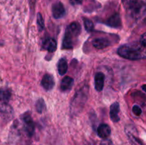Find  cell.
I'll return each instance as SVG.
<instances>
[{
  "mask_svg": "<svg viewBox=\"0 0 146 145\" xmlns=\"http://www.w3.org/2000/svg\"><path fill=\"white\" fill-rule=\"evenodd\" d=\"M13 114L12 108L7 102H0V115L4 117L10 118Z\"/></svg>",
  "mask_w": 146,
  "mask_h": 145,
  "instance_id": "7c38bea8",
  "label": "cell"
},
{
  "mask_svg": "<svg viewBox=\"0 0 146 145\" xmlns=\"http://www.w3.org/2000/svg\"><path fill=\"white\" fill-rule=\"evenodd\" d=\"M142 89L143 90V91H145V92H146V84L145 85H143L142 86Z\"/></svg>",
  "mask_w": 146,
  "mask_h": 145,
  "instance_id": "4316f807",
  "label": "cell"
},
{
  "mask_svg": "<svg viewBox=\"0 0 146 145\" xmlns=\"http://www.w3.org/2000/svg\"><path fill=\"white\" fill-rule=\"evenodd\" d=\"M100 145H114L112 143L111 140H107V139H105L104 141H103L101 143Z\"/></svg>",
  "mask_w": 146,
  "mask_h": 145,
  "instance_id": "484cf974",
  "label": "cell"
},
{
  "mask_svg": "<svg viewBox=\"0 0 146 145\" xmlns=\"http://www.w3.org/2000/svg\"><path fill=\"white\" fill-rule=\"evenodd\" d=\"M132 111L134 115H136V116H140L141 113H142V109H141V108L138 105H134L133 107Z\"/></svg>",
  "mask_w": 146,
  "mask_h": 145,
  "instance_id": "7402d4cb",
  "label": "cell"
},
{
  "mask_svg": "<svg viewBox=\"0 0 146 145\" xmlns=\"http://www.w3.org/2000/svg\"><path fill=\"white\" fill-rule=\"evenodd\" d=\"M111 127L106 124H101L97 129L98 136L104 139H106L111 134Z\"/></svg>",
  "mask_w": 146,
  "mask_h": 145,
  "instance_id": "9c48e42d",
  "label": "cell"
},
{
  "mask_svg": "<svg viewBox=\"0 0 146 145\" xmlns=\"http://www.w3.org/2000/svg\"><path fill=\"white\" fill-rule=\"evenodd\" d=\"M56 41L54 38H48V39L45 40L44 42L43 43V48L47 50V51L51 53L54 52L56 50Z\"/></svg>",
  "mask_w": 146,
  "mask_h": 145,
  "instance_id": "9a60e30c",
  "label": "cell"
},
{
  "mask_svg": "<svg viewBox=\"0 0 146 145\" xmlns=\"http://www.w3.org/2000/svg\"><path fill=\"white\" fill-rule=\"evenodd\" d=\"M140 41H141V44L143 46L146 47V32L141 36Z\"/></svg>",
  "mask_w": 146,
  "mask_h": 145,
  "instance_id": "603a6c76",
  "label": "cell"
},
{
  "mask_svg": "<svg viewBox=\"0 0 146 145\" xmlns=\"http://www.w3.org/2000/svg\"><path fill=\"white\" fill-rule=\"evenodd\" d=\"M46 109V104L44 100L42 98L38 100V101L36 103V109L38 113H42Z\"/></svg>",
  "mask_w": 146,
  "mask_h": 145,
  "instance_id": "d6986e66",
  "label": "cell"
},
{
  "mask_svg": "<svg viewBox=\"0 0 146 145\" xmlns=\"http://www.w3.org/2000/svg\"><path fill=\"white\" fill-rule=\"evenodd\" d=\"M119 111H120V105L118 102H114L112 104L110 108V117L111 120L113 122H118L120 120L119 118Z\"/></svg>",
  "mask_w": 146,
  "mask_h": 145,
  "instance_id": "ba28073f",
  "label": "cell"
},
{
  "mask_svg": "<svg viewBox=\"0 0 146 145\" xmlns=\"http://www.w3.org/2000/svg\"><path fill=\"white\" fill-rule=\"evenodd\" d=\"M69 1L72 5H80L82 4L83 0H69Z\"/></svg>",
  "mask_w": 146,
  "mask_h": 145,
  "instance_id": "cb8c5ba5",
  "label": "cell"
},
{
  "mask_svg": "<svg viewBox=\"0 0 146 145\" xmlns=\"http://www.w3.org/2000/svg\"><path fill=\"white\" fill-rule=\"evenodd\" d=\"M105 75L103 72H97L95 75V88L97 91H102L104 86Z\"/></svg>",
  "mask_w": 146,
  "mask_h": 145,
  "instance_id": "5bb4252c",
  "label": "cell"
},
{
  "mask_svg": "<svg viewBox=\"0 0 146 145\" xmlns=\"http://www.w3.org/2000/svg\"><path fill=\"white\" fill-rule=\"evenodd\" d=\"M84 26H85L86 30L88 32H91L94 30V23L92 22V21L88 18H84Z\"/></svg>",
  "mask_w": 146,
  "mask_h": 145,
  "instance_id": "ffe728a7",
  "label": "cell"
},
{
  "mask_svg": "<svg viewBox=\"0 0 146 145\" xmlns=\"http://www.w3.org/2000/svg\"><path fill=\"white\" fill-rule=\"evenodd\" d=\"M126 9L130 16L138 18L146 11V4L141 0H134Z\"/></svg>",
  "mask_w": 146,
  "mask_h": 145,
  "instance_id": "277c9868",
  "label": "cell"
},
{
  "mask_svg": "<svg viewBox=\"0 0 146 145\" xmlns=\"http://www.w3.org/2000/svg\"><path fill=\"white\" fill-rule=\"evenodd\" d=\"M37 26H38V31H41L44 28V21L42 16L40 13L37 14Z\"/></svg>",
  "mask_w": 146,
  "mask_h": 145,
  "instance_id": "44dd1931",
  "label": "cell"
},
{
  "mask_svg": "<svg viewBox=\"0 0 146 145\" xmlns=\"http://www.w3.org/2000/svg\"><path fill=\"white\" fill-rule=\"evenodd\" d=\"M81 32V26L77 22H73L67 27L63 40V49H71L74 48L75 41Z\"/></svg>",
  "mask_w": 146,
  "mask_h": 145,
  "instance_id": "6da1fadb",
  "label": "cell"
},
{
  "mask_svg": "<svg viewBox=\"0 0 146 145\" xmlns=\"http://www.w3.org/2000/svg\"><path fill=\"white\" fill-rule=\"evenodd\" d=\"M127 136H128V139H129L130 143L131 144V145H144L143 142L138 138L134 136L131 132H127Z\"/></svg>",
  "mask_w": 146,
  "mask_h": 145,
  "instance_id": "ac0fdd59",
  "label": "cell"
},
{
  "mask_svg": "<svg viewBox=\"0 0 146 145\" xmlns=\"http://www.w3.org/2000/svg\"><path fill=\"white\" fill-rule=\"evenodd\" d=\"M87 97H88V88L86 86H84L76 93L75 97L72 101L71 112L73 113H76L77 112H79L80 109L86 103Z\"/></svg>",
  "mask_w": 146,
  "mask_h": 145,
  "instance_id": "3957f363",
  "label": "cell"
},
{
  "mask_svg": "<svg viewBox=\"0 0 146 145\" xmlns=\"http://www.w3.org/2000/svg\"><path fill=\"white\" fill-rule=\"evenodd\" d=\"M54 85H55V82H54V79L52 75L50 74H45L41 80V85L44 89L46 91L51 90L54 87Z\"/></svg>",
  "mask_w": 146,
  "mask_h": 145,
  "instance_id": "52a82bcc",
  "label": "cell"
},
{
  "mask_svg": "<svg viewBox=\"0 0 146 145\" xmlns=\"http://www.w3.org/2000/svg\"><path fill=\"white\" fill-rule=\"evenodd\" d=\"M74 79L71 77L66 76L63 78L61 82V90L63 92L69 91L72 88L74 85Z\"/></svg>",
  "mask_w": 146,
  "mask_h": 145,
  "instance_id": "4fadbf2b",
  "label": "cell"
},
{
  "mask_svg": "<svg viewBox=\"0 0 146 145\" xmlns=\"http://www.w3.org/2000/svg\"><path fill=\"white\" fill-rule=\"evenodd\" d=\"M22 120L24 124V129L29 136H31L34 132V123L31 119V115L28 112L22 115Z\"/></svg>",
  "mask_w": 146,
  "mask_h": 145,
  "instance_id": "5b68a950",
  "label": "cell"
},
{
  "mask_svg": "<svg viewBox=\"0 0 146 145\" xmlns=\"http://www.w3.org/2000/svg\"><path fill=\"white\" fill-rule=\"evenodd\" d=\"M51 11H52L53 16L55 18H61L65 15V8L61 2L54 3L51 7Z\"/></svg>",
  "mask_w": 146,
  "mask_h": 145,
  "instance_id": "8992f818",
  "label": "cell"
},
{
  "mask_svg": "<svg viewBox=\"0 0 146 145\" xmlns=\"http://www.w3.org/2000/svg\"><path fill=\"white\" fill-rule=\"evenodd\" d=\"M106 24L111 27L113 28H118L121 26V16L118 13H115L113 15L111 16L110 18L107 19Z\"/></svg>",
  "mask_w": 146,
  "mask_h": 145,
  "instance_id": "30bf717a",
  "label": "cell"
},
{
  "mask_svg": "<svg viewBox=\"0 0 146 145\" xmlns=\"http://www.w3.org/2000/svg\"><path fill=\"white\" fill-rule=\"evenodd\" d=\"M93 45L96 49H104L109 46L111 42L108 39L105 38H95L92 42Z\"/></svg>",
  "mask_w": 146,
  "mask_h": 145,
  "instance_id": "8fae6325",
  "label": "cell"
},
{
  "mask_svg": "<svg viewBox=\"0 0 146 145\" xmlns=\"http://www.w3.org/2000/svg\"><path fill=\"white\" fill-rule=\"evenodd\" d=\"M118 54L125 59L136 61V60L146 58V51H141L136 47L124 45L118 49Z\"/></svg>",
  "mask_w": 146,
  "mask_h": 145,
  "instance_id": "7a4b0ae2",
  "label": "cell"
},
{
  "mask_svg": "<svg viewBox=\"0 0 146 145\" xmlns=\"http://www.w3.org/2000/svg\"><path fill=\"white\" fill-rule=\"evenodd\" d=\"M58 72L61 75H64L68 70V63L65 58H61L57 64Z\"/></svg>",
  "mask_w": 146,
  "mask_h": 145,
  "instance_id": "2e32d148",
  "label": "cell"
},
{
  "mask_svg": "<svg viewBox=\"0 0 146 145\" xmlns=\"http://www.w3.org/2000/svg\"><path fill=\"white\" fill-rule=\"evenodd\" d=\"M133 1L134 0H122L123 4V6L125 8H127Z\"/></svg>",
  "mask_w": 146,
  "mask_h": 145,
  "instance_id": "d4e9b609",
  "label": "cell"
},
{
  "mask_svg": "<svg viewBox=\"0 0 146 145\" xmlns=\"http://www.w3.org/2000/svg\"><path fill=\"white\" fill-rule=\"evenodd\" d=\"M11 96V91L9 89H4V88L0 89V102L8 103Z\"/></svg>",
  "mask_w": 146,
  "mask_h": 145,
  "instance_id": "e0dca14e",
  "label": "cell"
}]
</instances>
